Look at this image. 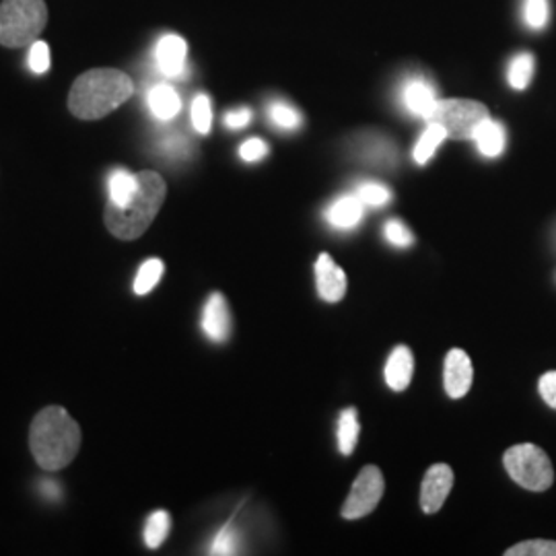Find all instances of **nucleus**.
Wrapping results in <instances>:
<instances>
[{
	"instance_id": "obj_6",
	"label": "nucleus",
	"mask_w": 556,
	"mask_h": 556,
	"mask_svg": "<svg viewBox=\"0 0 556 556\" xmlns=\"http://www.w3.org/2000/svg\"><path fill=\"white\" fill-rule=\"evenodd\" d=\"M489 118V110L472 100L438 101L429 122H438L452 139H472L478 126Z\"/></svg>"
},
{
	"instance_id": "obj_29",
	"label": "nucleus",
	"mask_w": 556,
	"mask_h": 556,
	"mask_svg": "<svg viewBox=\"0 0 556 556\" xmlns=\"http://www.w3.org/2000/svg\"><path fill=\"white\" fill-rule=\"evenodd\" d=\"M357 197L365 206H386L392 200V192L381 184H363L357 190Z\"/></svg>"
},
{
	"instance_id": "obj_21",
	"label": "nucleus",
	"mask_w": 556,
	"mask_h": 556,
	"mask_svg": "<svg viewBox=\"0 0 556 556\" xmlns=\"http://www.w3.org/2000/svg\"><path fill=\"white\" fill-rule=\"evenodd\" d=\"M532 77H534V56L530 52H519L511 59L509 68H507L509 85L517 91H521L530 85Z\"/></svg>"
},
{
	"instance_id": "obj_8",
	"label": "nucleus",
	"mask_w": 556,
	"mask_h": 556,
	"mask_svg": "<svg viewBox=\"0 0 556 556\" xmlns=\"http://www.w3.org/2000/svg\"><path fill=\"white\" fill-rule=\"evenodd\" d=\"M454 486V472L447 464H435L427 470L420 486V507L425 514H438Z\"/></svg>"
},
{
	"instance_id": "obj_13",
	"label": "nucleus",
	"mask_w": 556,
	"mask_h": 556,
	"mask_svg": "<svg viewBox=\"0 0 556 556\" xmlns=\"http://www.w3.org/2000/svg\"><path fill=\"white\" fill-rule=\"evenodd\" d=\"M186 56H188V43L179 36H163L157 50H155V59L160 64L161 73L167 77H179L184 66H186Z\"/></svg>"
},
{
	"instance_id": "obj_28",
	"label": "nucleus",
	"mask_w": 556,
	"mask_h": 556,
	"mask_svg": "<svg viewBox=\"0 0 556 556\" xmlns=\"http://www.w3.org/2000/svg\"><path fill=\"white\" fill-rule=\"evenodd\" d=\"M192 124L200 135H208L213 126V108L206 96H197L192 101Z\"/></svg>"
},
{
	"instance_id": "obj_24",
	"label": "nucleus",
	"mask_w": 556,
	"mask_h": 556,
	"mask_svg": "<svg viewBox=\"0 0 556 556\" xmlns=\"http://www.w3.org/2000/svg\"><path fill=\"white\" fill-rule=\"evenodd\" d=\"M521 17L530 29H534V31L544 29L551 20V2L548 0H523Z\"/></svg>"
},
{
	"instance_id": "obj_3",
	"label": "nucleus",
	"mask_w": 556,
	"mask_h": 556,
	"mask_svg": "<svg viewBox=\"0 0 556 556\" xmlns=\"http://www.w3.org/2000/svg\"><path fill=\"white\" fill-rule=\"evenodd\" d=\"M167 199V184L157 172H139V190L128 204L118 206L108 200L103 211L105 229L119 241H135L147 233Z\"/></svg>"
},
{
	"instance_id": "obj_10",
	"label": "nucleus",
	"mask_w": 556,
	"mask_h": 556,
	"mask_svg": "<svg viewBox=\"0 0 556 556\" xmlns=\"http://www.w3.org/2000/svg\"><path fill=\"white\" fill-rule=\"evenodd\" d=\"M400 100L402 105L418 118L429 119L435 105H438V96H435V89L431 83L422 79H410L406 80L402 85V91H400Z\"/></svg>"
},
{
	"instance_id": "obj_30",
	"label": "nucleus",
	"mask_w": 556,
	"mask_h": 556,
	"mask_svg": "<svg viewBox=\"0 0 556 556\" xmlns=\"http://www.w3.org/2000/svg\"><path fill=\"white\" fill-rule=\"evenodd\" d=\"M383 236L396 248H410L415 243L413 231L402 220L397 219L388 220L383 225Z\"/></svg>"
},
{
	"instance_id": "obj_12",
	"label": "nucleus",
	"mask_w": 556,
	"mask_h": 556,
	"mask_svg": "<svg viewBox=\"0 0 556 556\" xmlns=\"http://www.w3.org/2000/svg\"><path fill=\"white\" fill-rule=\"evenodd\" d=\"M202 330L213 342H225L231 334V314L220 293H213L202 312Z\"/></svg>"
},
{
	"instance_id": "obj_7",
	"label": "nucleus",
	"mask_w": 556,
	"mask_h": 556,
	"mask_svg": "<svg viewBox=\"0 0 556 556\" xmlns=\"http://www.w3.org/2000/svg\"><path fill=\"white\" fill-rule=\"evenodd\" d=\"M381 497H383V475L379 472L378 466H365L342 507V517L358 519V517L369 516L378 507Z\"/></svg>"
},
{
	"instance_id": "obj_23",
	"label": "nucleus",
	"mask_w": 556,
	"mask_h": 556,
	"mask_svg": "<svg viewBox=\"0 0 556 556\" xmlns=\"http://www.w3.org/2000/svg\"><path fill=\"white\" fill-rule=\"evenodd\" d=\"M163 273H165V264L161 262L160 258H151L147 260L142 266L139 268V275L135 278V293L137 295H149L155 287H157V282H160L161 277H163Z\"/></svg>"
},
{
	"instance_id": "obj_25",
	"label": "nucleus",
	"mask_w": 556,
	"mask_h": 556,
	"mask_svg": "<svg viewBox=\"0 0 556 556\" xmlns=\"http://www.w3.org/2000/svg\"><path fill=\"white\" fill-rule=\"evenodd\" d=\"M358 153L363 160L374 161V163H383V165H392L394 163V149L390 142L383 139H361L358 144Z\"/></svg>"
},
{
	"instance_id": "obj_5",
	"label": "nucleus",
	"mask_w": 556,
	"mask_h": 556,
	"mask_svg": "<svg viewBox=\"0 0 556 556\" xmlns=\"http://www.w3.org/2000/svg\"><path fill=\"white\" fill-rule=\"evenodd\" d=\"M503 464L507 475L528 491L544 493L555 482V470H553L551 457L546 456L544 450H540L532 443L509 447L503 456Z\"/></svg>"
},
{
	"instance_id": "obj_4",
	"label": "nucleus",
	"mask_w": 556,
	"mask_h": 556,
	"mask_svg": "<svg viewBox=\"0 0 556 556\" xmlns=\"http://www.w3.org/2000/svg\"><path fill=\"white\" fill-rule=\"evenodd\" d=\"M48 25L46 0H2L0 2V46L20 50L40 40Z\"/></svg>"
},
{
	"instance_id": "obj_16",
	"label": "nucleus",
	"mask_w": 556,
	"mask_h": 556,
	"mask_svg": "<svg viewBox=\"0 0 556 556\" xmlns=\"http://www.w3.org/2000/svg\"><path fill=\"white\" fill-rule=\"evenodd\" d=\"M472 140L477 142L478 151H480L484 157H498V155L505 151L507 135H505V128H503L501 122L486 118L478 126V130L475 132Z\"/></svg>"
},
{
	"instance_id": "obj_26",
	"label": "nucleus",
	"mask_w": 556,
	"mask_h": 556,
	"mask_svg": "<svg viewBox=\"0 0 556 556\" xmlns=\"http://www.w3.org/2000/svg\"><path fill=\"white\" fill-rule=\"evenodd\" d=\"M268 118L280 130H298L301 126V116H299L298 110L285 101H273L268 105Z\"/></svg>"
},
{
	"instance_id": "obj_15",
	"label": "nucleus",
	"mask_w": 556,
	"mask_h": 556,
	"mask_svg": "<svg viewBox=\"0 0 556 556\" xmlns=\"http://www.w3.org/2000/svg\"><path fill=\"white\" fill-rule=\"evenodd\" d=\"M363 213H365V204L361 202L357 194L355 197H340L334 200L328 211H326V220L337 227V229H353L357 227L361 219H363Z\"/></svg>"
},
{
	"instance_id": "obj_20",
	"label": "nucleus",
	"mask_w": 556,
	"mask_h": 556,
	"mask_svg": "<svg viewBox=\"0 0 556 556\" xmlns=\"http://www.w3.org/2000/svg\"><path fill=\"white\" fill-rule=\"evenodd\" d=\"M358 427L357 410L349 408L338 418V447L344 456H351L357 445Z\"/></svg>"
},
{
	"instance_id": "obj_9",
	"label": "nucleus",
	"mask_w": 556,
	"mask_h": 556,
	"mask_svg": "<svg viewBox=\"0 0 556 556\" xmlns=\"http://www.w3.org/2000/svg\"><path fill=\"white\" fill-rule=\"evenodd\" d=\"M472 361L462 351V349H454L450 351V355L445 358V371H443V383H445V392L447 396L464 397L470 392L472 386Z\"/></svg>"
},
{
	"instance_id": "obj_11",
	"label": "nucleus",
	"mask_w": 556,
	"mask_h": 556,
	"mask_svg": "<svg viewBox=\"0 0 556 556\" xmlns=\"http://www.w3.org/2000/svg\"><path fill=\"white\" fill-rule=\"evenodd\" d=\"M316 280L319 298L328 303H338L346 295V275L330 254H321L316 262Z\"/></svg>"
},
{
	"instance_id": "obj_17",
	"label": "nucleus",
	"mask_w": 556,
	"mask_h": 556,
	"mask_svg": "<svg viewBox=\"0 0 556 556\" xmlns=\"http://www.w3.org/2000/svg\"><path fill=\"white\" fill-rule=\"evenodd\" d=\"M149 110L157 119H174L181 110V100H179L178 91L172 85L160 83L155 85L149 96Z\"/></svg>"
},
{
	"instance_id": "obj_19",
	"label": "nucleus",
	"mask_w": 556,
	"mask_h": 556,
	"mask_svg": "<svg viewBox=\"0 0 556 556\" xmlns=\"http://www.w3.org/2000/svg\"><path fill=\"white\" fill-rule=\"evenodd\" d=\"M445 139H447L445 128H443L441 124H438V122H429L427 130H425L422 137L418 139L415 153H413L418 165H425L427 161H431V157L435 155V151L439 149V144Z\"/></svg>"
},
{
	"instance_id": "obj_31",
	"label": "nucleus",
	"mask_w": 556,
	"mask_h": 556,
	"mask_svg": "<svg viewBox=\"0 0 556 556\" xmlns=\"http://www.w3.org/2000/svg\"><path fill=\"white\" fill-rule=\"evenodd\" d=\"M50 46L46 41L38 40L29 46V68L36 75H43L50 71Z\"/></svg>"
},
{
	"instance_id": "obj_1",
	"label": "nucleus",
	"mask_w": 556,
	"mask_h": 556,
	"mask_svg": "<svg viewBox=\"0 0 556 556\" xmlns=\"http://www.w3.org/2000/svg\"><path fill=\"white\" fill-rule=\"evenodd\" d=\"M79 422L64 406H46L29 425V450L46 472L64 470L79 454Z\"/></svg>"
},
{
	"instance_id": "obj_33",
	"label": "nucleus",
	"mask_w": 556,
	"mask_h": 556,
	"mask_svg": "<svg viewBox=\"0 0 556 556\" xmlns=\"http://www.w3.org/2000/svg\"><path fill=\"white\" fill-rule=\"evenodd\" d=\"M239 155H241V160L248 161V163L264 160L268 155V144L262 139L245 140L239 149Z\"/></svg>"
},
{
	"instance_id": "obj_2",
	"label": "nucleus",
	"mask_w": 556,
	"mask_h": 556,
	"mask_svg": "<svg viewBox=\"0 0 556 556\" xmlns=\"http://www.w3.org/2000/svg\"><path fill=\"white\" fill-rule=\"evenodd\" d=\"M135 83L118 68H91L75 79L68 91V110L75 118L96 122L110 116L132 98Z\"/></svg>"
},
{
	"instance_id": "obj_18",
	"label": "nucleus",
	"mask_w": 556,
	"mask_h": 556,
	"mask_svg": "<svg viewBox=\"0 0 556 556\" xmlns=\"http://www.w3.org/2000/svg\"><path fill=\"white\" fill-rule=\"evenodd\" d=\"M139 190V174H130L128 169H116L110 176V202L124 206Z\"/></svg>"
},
{
	"instance_id": "obj_32",
	"label": "nucleus",
	"mask_w": 556,
	"mask_h": 556,
	"mask_svg": "<svg viewBox=\"0 0 556 556\" xmlns=\"http://www.w3.org/2000/svg\"><path fill=\"white\" fill-rule=\"evenodd\" d=\"M211 553L213 555H236L238 553V532L231 526L223 528L215 538Z\"/></svg>"
},
{
	"instance_id": "obj_34",
	"label": "nucleus",
	"mask_w": 556,
	"mask_h": 556,
	"mask_svg": "<svg viewBox=\"0 0 556 556\" xmlns=\"http://www.w3.org/2000/svg\"><path fill=\"white\" fill-rule=\"evenodd\" d=\"M538 390H540V396L542 400L556 410V371H548L540 378L538 383Z\"/></svg>"
},
{
	"instance_id": "obj_22",
	"label": "nucleus",
	"mask_w": 556,
	"mask_h": 556,
	"mask_svg": "<svg viewBox=\"0 0 556 556\" xmlns=\"http://www.w3.org/2000/svg\"><path fill=\"white\" fill-rule=\"evenodd\" d=\"M172 530V517L167 511H155L147 519L144 526V542L149 548H160L161 544L169 536Z\"/></svg>"
},
{
	"instance_id": "obj_35",
	"label": "nucleus",
	"mask_w": 556,
	"mask_h": 556,
	"mask_svg": "<svg viewBox=\"0 0 556 556\" xmlns=\"http://www.w3.org/2000/svg\"><path fill=\"white\" fill-rule=\"evenodd\" d=\"M250 122H252V110H248V108H239L225 116L227 128H233V130L245 128Z\"/></svg>"
},
{
	"instance_id": "obj_27",
	"label": "nucleus",
	"mask_w": 556,
	"mask_h": 556,
	"mask_svg": "<svg viewBox=\"0 0 556 556\" xmlns=\"http://www.w3.org/2000/svg\"><path fill=\"white\" fill-rule=\"evenodd\" d=\"M505 556H556V542L553 540H530L511 546Z\"/></svg>"
},
{
	"instance_id": "obj_14",
	"label": "nucleus",
	"mask_w": 556,
	"mask_h": 556,
	"mask_svg": "<svg viewBox=\"0 0 556 556\" xmlns=\"http://www.w3.org/2000/svg\"><path fill=\"white\" fill-rule=\"evenodd\" d=\"M415 374V358L408 346H396L386 363V383L394 390L402 392L408 388Z\"/></svg>"
}]
</instances>
